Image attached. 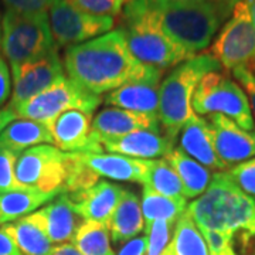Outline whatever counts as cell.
I'll use <instances>...</instances> for the list:
<instances>
[{"instance_id":"obj_14","label":"cell","mask_w":255,"mask_h":255,"mask_svg":"<svg viewBox=\"0 0 255 255\" xmlns=\"http://www.w3.org/2000/svg\"><path fill=\"white\" fill-rule=\"evenodd\" d=\"M92 114L68 111L61 114L48 129L53 143L68 153H104V147L91 135Z\"/></svg>"},{"instance_id":"obj_39","label":"cell","mask_w":255,"mask_h":255,"mask_svg":"<svg viewBox=\"0 0 255 255\" xmlns=\"http://www.w3.org/2000/svg\"><path fill=\"white\" fill-rule=\"evenodd\" d=\"M11 94V80H10V70L6 61L0 57V110L9 100Z\"/></svg>"},{"instance_id":"obj_44","label":"cell","mask_w":255,"mask_h":255,"mask_svg":"<svg viewBox=\"0 0 255 255\" xmlns=\"http://www.w3.org/2000/svg\"><path fill=\"white\" fill-rule=\"evenodd\" d=\"M247 4H248V9H250V14L253 18V23H254L255 27V0H246Z\"/></svg>"},{"instance_id":"obj_9","label":"cell","mask_w":255,"mask_h":255,"mask_svg":"<svg viewBox=\"0 0 255 255\" xmlns=\"http://www.w3.org/2000/svg\"><path fill=\"white\" fill-rule=\"evenodd\" d=\"M226 73L255 64V27L246 0H238L210 48Z\"/></svg>"},{"instance_id":"obj_17","label":"cell","mask_w":255,"mask_h":255,"mask_svg":"<svg viewBox=\"0 0 255 255\" xmlns=\"http://www.w3.org/2000/svg\"><path fill=\"white\" fill-rule=\"evenodd\" d=\"M78 157L98 177L140 184L147 182L149 160L145 159H135L118 153H78Z\"/></svg>"},{"instance_id":"obj_24","label":"cell","mask_w":255,"mask_h":255,"mask_svg":"<svg viewBox=\"0 0 255 255\" xmlns=\"http://www.w3.org/2000/svg\"><path fill=\"white\" fill-rule=\"evenodd\" d=\"M63 193V191H61ZM60 193H44L38 189H17L0 193V226H6L31 214L55 199Z\"/></svg>"},{"instance_id":"obj_42","label":"cell","mask_w":255,"mask_h":255,"mask_svg":"<svg viewBox=\"0 0 255 255\" xmlns=\"http://www.w3.org/2000/svg\"><path fill=\"white\" fill-rule=\"evenodd\" d=\"M48 255H82V253L74 244H58L51 248Z\"/></svg>"},{"instance_id":"obj_22","label":"cell","mask_w":255,"mask_h":255,"mask_svg":"<svg viewBox=\"0 0 255 255\" xmlns=\"http://www.w3.org/2000/svg\"><path fill=\"white\" fill-rule=\"evenodd\" d=\"M108 230L114 244H125L145 231V220L139 197L133 191L124 190L117 209L111 216Z\"/></svg>"},{"instance_id":"obj_35","label":"cell","mask_w":255,"mask_h":255,"mask_svg":"<svg viewBox=\"0 0 255 255\" xmlns=\"http://www.w3.org/2000/svg\"><path fill=\"white\" fill-rule=\"evenodd\" d=\"M228 174L246 194L255 197V157L231 167Z\"/></svg>"},{"instance_id":"obj_20","label":"cell","mask_w":255,"mask_h":255,"mask_svg":"<svg viewBox=\"0 0 255 255\" xmlns=\"http://www.w3.org/2000/svg\"><path fill=\"white\" fill-rule=\"evenodd\" d=\"M108 153L129 156L135 159H160L174 149V143L163 136L162 130H137L125 136L101 143Z\"/></svg>"},{"instance_id":"obj_46","label":"cell","mask_w":255,"mask_h":255,"mask_svg":"<svg viewBox=\"0 0 255 255\" xmlns=\"http://www.w3.org/2000/svg\"><path fill=\"white\" fill-rule=\"evenodd\" d=\"M248 70H251V71H253V73H254V75H255V64L253 65V67H251V68H248Z\"/></svg>"},{"instance_id":"obj_5","label":"cell","mask_w":255,"mask_h":255,"mask_svg":"<svg viewBox=\"0 0 255 255\" xmlns=\"http://www.w3.org/2000/svg\"><path fill=\"white\" fill-rule=\"evenodd\" d=\"M221 70L219 61L207 51L179 64L164 77L159 91V125L164 137L176 142L182 128L196 115L191 100L201 78Z\"/></svg>"},{"instance_id":"obj_10","label":"cell","mask_w":255,"mask_h":255,"mask_svg":"<svg viewBox=\"0 0 255 255\" xmlns=\"http://www.w3.org/2000/svg\"><path fill=\"white\" fill-rule=\"evenodd\" d=\"M14 176L18 189L61 193L65 179V153L53 145H38L18 153Z\"/></svg>"},{"instance_id":"obj_28","label":"cell","mask_w":255,"mask_h":255,"mask_svg":"<svg viewBox=\"0 0 255 255\" xmlns=\"http://www.w3.org/2000/svg\"><path fill=\"white\" fill-rule=\"evenodd\" d=\"M140 206H142V214H143L146 228L157 220L176 224L179 217L187 210V200L170 199L143 186Z\"/></svg>"},{"instance_id":"obj_23","label":"cell","mask_w":255,"mask_h":255,"mask_svg":"<svg viewBox=\"0 0 255 255\" xmlns=\"http://www.w3.org/2000/svg\"><path fill=\"white\" fill-rule=\"evenodd\" d=\"M1 228L9 234L23 255H48L53 243L47 237L41 220L34 213Z\"/></svg>"},{"instance_id":"obj_27","label":"cell","mask_w":255,"mask_h":255,"mask_svg":"<svg viewBox=\"0 0 255 255\" xmlns=\"http://www.w3.org/2000/svg\"><path fill=\"white\" fill-rule=\"evenodd\" d=\"M167 250L172 255H210L207 243L187 210L176 221Z\"/></svg>"},{"instance_id":"obj_33","label":"cell","mask_w":255,"mask_h":255,"mask_svg":"<svg viewBox=\"0 0 255 255\" xmlns=\"http://www.w3.org/2000/svg\"><path fill=\"white\" fill-rule=\"evenodd\" d=\"M73 7L92 16L115 17L121 14L127 0H65Z\"/></svg>"},{"instance_id":"obj_43","label":"cell","mask_w":255,"mask_h":255,"mask_svg":"<svg viewBox=\"0 0 255 255\" xmlns=\"http://www.w3.org/2000/svg\"><path fill=\"white\" fill-rule=\"evenodd\" d=\"M16 119H17V117H16V112L14 111L9 110L7 107L6 108H1L0 110V133L7 128L9 124H11Z\"/></svg>"},{"instance_id":"obj_29","label":"cell","mask_w":255,"mask_h":255,"mask_svg":"<svg viewBox=\"0 0 255 255\" xmlns=\"http://www.w3.org/2000/svg\"><path fill=\"white\" fill-rule=\"evenodd\" d=\"M143 186L170 199H186L180 177L164 157L149 160L147 182Z\"/></svg>"},{"instance_id":"obj_16","label":"cell","mask_w":255,"mask_h":255,"mask_svg":"<svg viewBox=\"0 0 255 255\" xmlns=\"http://www.w3.org/2000/svg\"><path fill=\"white\" fill-rule=\"evenodd\" d=\"M137 130H160L159 121L145 114L114 107L102 110L92 119L91 135L100 145Z\"/></svg>"},{"instance_id":"obj_25","label":"cell","mask_w":255,"mask_h":255,"mask_svg":"<svg viewBox=\"0 0 255 255\" xmlns=\"http://www.w3.org/2000/svg\"><path fill=\"white\" fill-rule=\"evenodd\" d=\"M50 143H53V136L48 127L30 119H16L0 133V147L16 153L33 146Z\"/></svg>"},{"instance_id":"obj_8","label":"cell","mask_w":255,"mask_h":255,"mask_svg":"<svg viewBox=\"0 0 255 255\" xmlns=\"http://www.w3.org/2000/svg\"><path fill=\"white\" fill-rule=\"evenodd\" d=\"M102 98L77 87L67 75L41 91L38 95L24 102L16 110L17 119H30L44 125L53 124L64 112L82 111L94 114Z\"/></svg>"},{"instance_id":"obj_26","label":"cell","mask_w":255,"mask_h":255,"mask_svg":"<svg viewBox=\"0 0 255 255\" xmlns=\"http://www.w3.org/2000/svg\"><path fill=\"white\" fill-rule=\"evenodd\" d=\"M164 159L180 177L186 199H196L201 196L211 182V173L207 167L191 159L182 149H176L164 156Z\"/></svg>"},{"instance_id":"obj_41","label":"cell","mask_w":255,"mask_h":255,"mask_svg":"<svg viewBox=\"0 0 255 255\" xmlns=\"http://www.w3.org/2000/svg\"><path fill=\"white\" fill-rule=\"evenodd\" d=\"M0 255H23L9 234L0 227Z\"/></svg>"},{"instance_id":"obj_19","label":"cell","mask_w":255,"mask_h":255,"mask_svg":"<svg viewBox=\"0 0 255 255\" xmlns=\"http://www.w3.org/2000/svg\"><path fill=\"white\" fill-rule=\"evenodd\" d=\"M180 147L187 156L204 167L226 172L228 166L217 155L209 121L194 115L180 130Z\"/></svg>"},{"instance_id":"obj_30","label":"cell","mask_w":255,"mask_h":255,"mask_svg":"<svg viewBox=\"0 0 255 255\" xmlns=\"http://www.w3.org/2000/svg\"><path fill=\"white\" fill-rule=\"evenodd\" d=\"M73 243L82 255H115L111 247L110 230L98 221H82Z\"/></svg>"},{"instance_id":"obj_38","label":"cell","mask_w":255,"mask_h":255,"mask_svg":"<svg viewBox=\"0 0 255 255\" xmlns=\"http://www.w3.org/2000/svg\"><path fill=\"white\" fill-rule=\"evenodd\" d=\"M231 74L234 75V78L237 80L240 87H243V90L246 91L247 98L251 107V112L255 115V75L251 70H248L247 67H238L236 70H233Z\"/></svg>"},{"instance_id":"obj_1","label":"cell","mask_w":255,"mask_h":255,"mask_svg":"<svg viewBox=\"0 0 255 255\" xmlns=\"http://www.w3.org/2000/svg\"><path fill=\"white\" fill-rule=\"evenodd\" d=\"M63 64L65 75L77 87L98 97L122 87L142 65L119 28L65 48Z\"/></svg>"},{"instance_id":"obj_47","label":"cell","mask_w":255,"mask_h":255,"mask_svg":"<svg viewBox=\"0 0 255 255\" xmlns=\"http://www.w3.org/2000/svg\"><path fill=\"white\" fill-rule=\"evenodd\" d=\"M0 27H1V24H0ZM0 38H1V31H0Z\"/></svg>"},{"instance_id":"obj_36","label":"cell","mask_w":255,"mask_h":255,"mask_svg":"<svg viewBox=\"0 0 255 255\" xmlns=\"http://www.w3.org/2000/svg\"><path fill=\"white\" fill-rule=\"evenodd\" d=\"M200 231L207 243L210 255H238L234 248L233 236L217 233V231H210V230H200Z\"/></svg>"},{"instance_id":"obj_15","label":"cell","mask_w":255,"mask_h":255,"mask_svg":"<svg viewBox=\"0 0 255 255\" xmlns=\"http://www.w3.org/2000/svg\"><path fill=\"white\" fill-rule=\"evenodd\" d=\"M207 121L216 152L228 167L255 157V129L246 130L223 115H210Z\"/></svg>"},{"instance_id":"obj_2","label":"cell","mask_w":255,"mask_h":255,"mask_svg":"<svg viewBox=\"0 0 255 255\" xmlns=\"http://www.w3.org/2000/svg\"><path fill=\"white\" fill-rule=\"evenodd\" d=\"M164 34L190 55L210 46L236 6L228 0H149Z\"/></svg>"},{"instance_id":"obj_3","label":"cell","mask_w":255,"mask_h":255,"mask_svg":"<svg viewBox=\"0 0 255 255\" xmlns=\"http://www.w3.org/2000/svg\"><path fill=\"white\" fill-rule=\"evenodd\" d=\"M187 211L200 230L234 236L238 231H255V200L246 194L228 172L213 174L206 191Z\"/></svg>"},{"instance_id":"obj_40","label":"cell","mask_w":255,"mask_h":255,"mask_svg":"<svg viewBox=\"0 0 255 255\" xmlns=\"http://www.w3.org/2000/svg\"><path fill=\"white\" fill-rule=\"evenodd\" d=\"M146 237H135L121 247L118 255H145Z\"/></svg>"},{"instance_id":"obj_13","label":"cell","mask_w":255,"mask_h":255,"mask_svg":"<svg viewBox=\"0 0 255 255\" xmlns=\"http://www.w3.org/2000/svg\"><path fill=\"white\" fill-rule=\"evenodd\" d=\"M13 75V91L7 108L11 111L17 110L24 102L44 91L53 85L64 73L63 61L58 55V50H54L46 57L24 64L16 70H11Z\"/></svg>"},{"instance_id":"obj_21","label":"cell","mask_w":255,"mask_h":255,"mask_svg":"<svg viewBox=\"0 0 255 255\" xmlns=\"http://www.w3.org/2000/svg\"><path fill=\"white\" fill-rule=\"evenodd\" d=\"M36 214L41 220L47 237L55 244H67L73 241L78 227L81 226L80 216L75 213L74 203L68 194L60 193Z\"/></svg>"},{"instance_id":"obj_45","label":"cell","mask_w":255,"mask_h":255,"mask_svg":"<svg viewBox=\"0 0 255 255\" xmlns=\"http://www.w3.org/2000/svg\"><path fill=\"white\" fill-rule=\"evenodd\" d=\"M162 255H172V254H170V251L167 250V247H166V250H164L163 253H162Z\"/></svg>"},{"instance_id":"obj_6","label":"cell","mask_w":255,"mask_h":255,"mask_svg":"<svg viewBox=\"0 0 255 255\" xmlns=\"http://www.w3.org/2000/svg\"><path fill=\"white\" fill-rule=\"evenodd\" d=\"M1 50L11 70L46 57L54 50L48 14H20L6 10L1 18Z\"/></svg>"},{"instance_id":"obj_4","label":"cell","mask_w":255,"mask_h":255,"mask_svg":"<svg viewBox=\"0 0 255 255\" xmlns=\"http://www.w3.org/2000/svg\"><path fill=\"white\" fill-rule=\"evenodd\" d=\"M121 27L129 51L140 64L166 71L194 57L164 34L149 0H127L121 11Z\"/></svg>"},{"instance_id":"obj_7","label":"cell","mask_w":255,"mask_h":255,"mask_svg":"<svg viewBox=\"0 0 255 255\" xmlns=\"http://www.w3.org/2000/svg\"><path fill=\"white\" fill-rule=\"evenodd\" d=\"M191 108L197 115H223L246 130L255 129L246 92L223 71H211L201 78L193 94Z\"/></svg>"},{"instance_id":"obj_37","label":"cell","mask_w":255,"mask_h":255,"mask_svg":"<svg viewBox=\"0 0 255 255\" xmlns=\"http://www.w3.org/2000/svg\"><path fill=\"white\" fill-rule=\"evenodd\" d=\"M60 0H3L6 10L20 14H43Z\"/></svg>"},{"instance_id":"obj_11","label":"cell","mask_w":255,"mask_h":255,"mask_svg":"<svg viewBox=\"0 0 255 255\" xmlns=\"http://www.w3.org/2000/svg\"><path fill=\"white\" fill-rule=\"evenodd\" d=\"M48 21L57 48L82 44L110 33L115 26L114 17L87 14L73 7L65 0H60L51 7Z\"/></svg>"},{"instance_id":"obj_32","label":"cell","mask_w":255,"mask_h":255,"mask_svg":"<svg viewBox=\"0 0 255 255\" xmlns=\"http://www.w3.org/2000/svg\"><path fill=\"white\" fill-rule=\"evenodd\" d=\"M173 226L174 224L169 221L157 220L155 223H152L149 227L145 228V255H162L166 247L170 243Z\"/></svg>"},{"instance_id":"obj_31","label":"cell","mask_w":255,"mask_h":255,"mask_svg":"<svg viewBox=\"0 0 255 255\" xmlns=\"http://www.w3.org/2000/svg\"><path fill=\"white\" fill-rule=\"evenodd\" d=\"M100 182V177L94 174L82 163L78 153H65V179L63 193L75 196L78 193L88 190Z\"/></svg>"},{"instance_id":"obj_12","label":"cell","mask_w":255,"mask_h":255,"mask_svg":"<svg viewBox=\"0 0 255 255\" xmlns=\"http://www.w3.org/2000/svg\"><path fill=\"white\" fill-rule=\"evenodd\" d=\"M163 70L142 64L130 80L115 91L108 92L105 104L114 108L145 114L159 121V97Z\"/></svg>"},{"instance_id":"obj_18","label":"cell","mask_w":255,"mask_h":255,"mask_svg":"<svg viewBox=\"0 0 255 255\" xmlns=\"http://www.w3.org/2000/svg\"><path fill=\"white\" fill-rule=\"evenodd\" d=\"M124 190L118 184L100 180L91 189L68 197L74 203L75 213L84 221H98L108 227L111 216L117 209Z\"/></svg>"},{"instance_id":"obj_34","label":"cell","mask_w":255,"mask_h":255,"mask_svg":"<svg viewBox=\"0 0 255 255\" xmlns=\"http://www.w3.org/2000/svg\"><path fill=\"white\" fill-rule=\"evenodd\" d=\"M18 153L0 147V193L17 190L14 166Z\"/></svg>"}]
</instances>
